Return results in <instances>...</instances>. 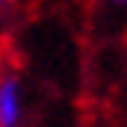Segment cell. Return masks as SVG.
I'll use <instances>...</instances> for the list:
<instances>
[{"instance_id": "6da1fadb", "label": "cell", "mask_w": 127, "mask_h": 127, "mask_svg": "<svg viewBox=\"0 0 127 127\" xmlns=\"http://www.w3.org/2000/svg\"><path fill=\"white\" fill-rule=\"evenodd\" d=\"M24 118V92L15 77H0V127H15Z\"/></svg>"}, {"instance_id": "3957f363", "label": "cell", "mask_w": 127, "mask_h": 127, "mask_svg": "<svg viewBox=\"0 0 127 127\" xmlns=\"http://www.w3.org/2000/svg\"><path fill=\"white\" fill-rule=\"evenodd\" d=\"M112 3H127V0H112Z\"/></svg>"}, {"instance_id": "7a4b0ae2", "label": "cell", "mask_w": 127, "mask_h": 127, "mask_svg": "<svg viewBox=\"0 0 127 127\" xmlns=\"http://www.w3.org/2000/svg\"><path fill=\"white\" fill-rule=\"evenodd\" d=\"M3 6H6V0H0V9H3Z\"/></svg>"}]
</instances>
